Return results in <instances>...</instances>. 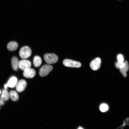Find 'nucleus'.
Wrapping results in <instances>:
<instances>
[{
    "label": "nucleus",
    "mask_w": 129,
    "mask_h": 129,
    "mask_svg": "<svg viewBox=\"0 0 129 129\" xmlns=\"http://www.w3.org/2000/svg\"><path fill=\"white\" fill-rule=\"evenodd\" d=\"M45 61L48 64H53L56 63L58 60L57 56L54 54H47L44 56Z\"/></svg>",
    "instance_id": "1"
},
{
    "label": "nucleus",
    "mask_w": 129,
    "mask_h": 129,
    "mask_svg": "<svg viewBox=\"0 0 129 129\" xmlns=\"http://www.w3.org/2000/svg\"><path fill=\"white\" fill-rule=\"evenodd\" d=\"M32 51L30 48L27 46H24L22 47L19 52V55L22 59L28 58L31 55Z\"/></svg>",
    "instance_id": "2"
},
{
    "label": "nucleus",
    "mask_w": 129,
    "mask_h": 129,
    "mask_svg": "<svg viewBox=\"0 0 129 129\" xmlns=\"http://www.w3.org/2000/svg\"><path fill=\"white\" fill-rule=\"evenodd\" d=\"M52 66L50 65L46 64L42 66L39 71V74L41 77L46 76L53 69Z\"/></svg>",
    "instance_id": "3"
},
{
    "label": "nucleus",
    "mask_w": 129,
    "mask_h": 129,
    "mask_svg": "<svg viewBox=\"0 0 129 129\" xmlns=\"http://www.w3.org/2000/svg\"><path fill=\"white\" fill-rule=\"evenodd\" d=\"M63 64L65 66L68 67L79 68L81 66L80 62L69 59H64Z\"/></svg>",
    "instance_id": "4"
},
{
    "label": "nucleus",
    "mask_w": 129,
    "mask_h": 129,
    "mask_svg": "<svg viewBox=\"0 0 129 129\" xmlns=\"http://www.w3.org/2000/svg\"><path fill=\"white\" fill-rule=\"evenodd\" d=\"M17 82V78L15 76H12L9 79L7 83L4 85V87L6 89L8 87L14 88L16 86Z\"/></svg>",
    "instance_id": "5"
},
{
    "label": "nucleus",
    "mask_w": 129,
    "mask_h": 129,
    "mask_svg": "<svg viewBox=\"0 0 129 129\" xmlns=\"http://www.w3.org/2000/svg\"><path fill=\"white\" fill-rule=\"evenodd\" d=\"M31 63L28 60H22L19 62V67L21 70L24 71L26 69L30 68Z\"/></svg>",
    "instance_id": "6"
},
{
    "label": "nucleus",
    "mask_w": 129,
    "mask_h": 129,
    "mask_svg": "<svg viewBox=\"0 0 129 129\" xmlns=\"http://www.w3.org/2000/svg\"><path fill=\"white\" fill-rule=\"evenodd\" d=\"M101 62L100 59L97 58L91 62L90 64V67L93 70H96L100 68Z\"/></svg>",
    "instance_id": "7"
},
{
    "label": "nucleus",
    "mask_w": 129,
    "mask_h": 129,
    "mask_svg": "<svg viewBox=\"0 0 129 129\" xmlns=\"http://www.w3.org/2000/svg\"><path fill=\"white\" fill-rule=\"evenodd\" d=\"M27 86L26 81L24 80H21L17 82L16 86V89L18 92H21L25 89Z\"/></svg>",
    "instance_id": "8"
},
{
    "label": "nucleus",
    "mask_w": 129,
    "mask_h": 129,
    "mask_svg": "<svg viewBox=\"0 0 129 129\" xmlns=\"http://www.w3.org/2000/svg\"><path fill=\"white\" fill-rule=\"evenodd\" d=\"M36 74L35 70L30 68H27L23 71V75L25 78H32Z\"/></svg>",
    "instance_id": "9"
},
{
    "label": "nucleus",
    "mask_w": 129,
    "mask_h": 129,
    "mask_svg": "<svg viewBox=\"0 0 129 129\" xmlns=\"http://www.w3.org/2000/svg\"><path fill=\"white\" fill-rule=\"evenodd\" d=\"M19 62L17 58L15 57H13L11 60V63L13 69L15 71L17 70L19 67Z\"/></svg>",
    "instance_id": "10"
},
{
    "label": "nucleus",
    "mask_w": 129,
    "mask_h": 129,
    "mask_svg": "<svg viewBox=\"0 0 129 129\" xmlns=\"http://www.w3.org/2000/svg\"><path fill=\"white\" fill-rule=\"evenodd\" d=\"M18 47V45L16 42L11 41L8 44L7 48L10 51H13L16 50Z\"/></svg>",
    "instance_id": "11"
},
{
    "label": "nucleus",
    "mask_w": 129,
    "mask_h": 129,
    "mask_svg": "<svg viewBox=\"0 0 129 129\" xmlns=\"http://www.w3.org/2000/svg\"><path fill=\"white\" fill-rule=\"evenodd\" d=\"M10 97L9 93L6 89H3L2 91L0 99L4 101H5L8 100Z\"/></svg>",
    "instance_id": "12"
},
{
    "label": "nucleus",
    "mask_w": 129,
    "mask_h": 129,
    "mask_svg": "<svg viewBox=\"0 0 129 129\" xmlns=\"http://www.w3.org/2000/svg\"><path fill=\"white\" fill-rule=\"evenodd\" d=\"M42 59L41 58L38 56L34 57L33 59V63L34 66L36 67H38L41 64Z\"/></svg>",
    "instance_id": "13"
},
{
    "label": "nucleus",
    "mask_w": 129,
    "mask_h": 129,
    "mask_svg": "<svg viewBox=\"0 0 129 129\" xmlns=\"http://www.w3.org/2000/svg\"><path fill=\"white\" fill-rule=\"evenodd\" d=\"M10 97L13 101H16L19 99L18 95L17 92L15 91H11L9 93Z\"/></svg>",
    "instance_id": "14"
},
{
    "label": "nucleus",
    "mask_w": 129,
    "mask_h": 129,
    "mask_svg": "<svg viewBox=\"0 0 129 129\" xmlns=\"http://www.w3.org/2000/svg\"><path fill=\"white\" fill-rule=\"evenodd\" d=\"M108 105L105 103L102 104L100 107V110L102 112H105L107 111L108 110Z\"/></svg>",
    "instance_id": "15"
},
{
    "label": "nucleus",
    "mask_w": 129,
    "mask_h": 129,
    "mask_svg": "<svg viewBox=\"0 0 129 129\" xmlns=\"http://www.w3.org/2000/svg\"><path fill=\"white\" fill-rule=\"evenodd\" d=\"M127 125H129V118H127L125 119L124 121L123 124L119 127L117 129L119 128L123 129L125 126Z\"/></svg>",
    "instance_id": "16"
},
{
    "label": "nucleus",
    "mask_w": 129,
    "mask_h": 129,
    "mask_svg": "<svg viewBox=\"0 0 129 129\" xmlns=\"http://www.w3.org/2000/svg\"><path fill=\"white\" fill-rule=\"evenodd\" d=\"M124 65L123 67L120 68V69L126 72L129 70V66L128 62L126 61L124 62Z\"/></svg>",
    "instance_id": "17"
},
{
    "label": "nucleus",
    "mask_w": 129,
    "mask_h": 129,
    "mask_svg": "<svg viewBox=\"0 0 129 129\" xmlns=\"http://www.w3.org/2000/svg\"><path fill=\"white\" fill-rule=\"evenodd\" d=\"M117 59L118 62L119 63H122L124 62V57L121 54H120L118 55Z\"/></svg>",
    "instance_id": "18"
},
{
    "label": "nucleus",
    "mask_w": 129,
    "mask_h": 129,
    "mask_svg": "<svg viewBox=\"0 0 129 129\" xmlns=\"http://www.w3.org/2000/svg\"><path fill=\"white\" fill-rule=\"evenodd\" d=\"M124 62L122 63H119L117 62H116L115 64V66L117 68L120 69L124 67Z\"/></svg>",
    "instance_id": "19"
},
{
    "label": "nucleus",
    "mask_w": 129,
    "mask_h": 129,
    "mask_svg": "<svg viewBox=\"0 0 129 129\" xmlns=\"http://www.w3.org/2000/svg\"><path fill=\"white\" fill-rule=\"evenodd\" d=\"M4 104V101L1 99H0V106L3 105Z\"/></svg>",
    "instance_id": "20"
},
{
    "label": "nucleus",
    "mask_w": 129,
    "mask_h": 129,
    "mask_svg": "<svg viewBox=\"0 0 129 129\" xmlns=\"http://www.w3.org/2000/svg\"><path fill=\"white\" fill-rule=\"evenodd\" d=\"M78 129H83V128H82V127H79L78 128H77Z\"/></svg>",
    "instance_id": "21"
},
{
    "label": "nucleus",
    "mask_w": 129,
    "mask_h": 129,
    "mask_svg": "<svg viewBox=\"0 0 129 129\" xmlns=\"http://www.w3.org/2000/svg\"><path fill=\"white\" fill-rule=\"evenodd\" d=\"M1 91H0V93H1Z\"/></svg>",
    "instance_id": "22"
}]
</instances>
